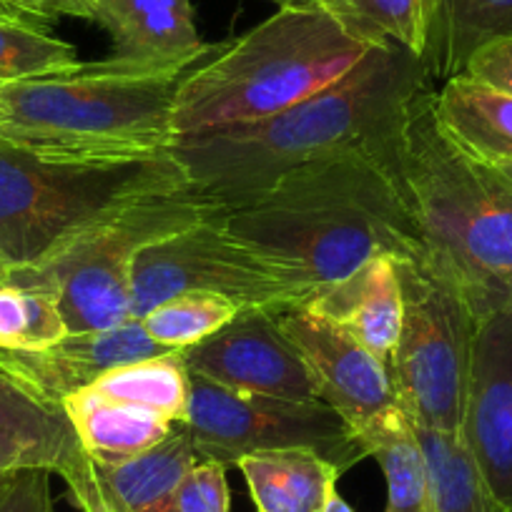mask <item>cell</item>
Returning <instances> with one entry per match:
<instances>
[{
  "instance_id": "obj_1",
  "label": "cell",
  "mask_w": 512,
  "mask_h": 512,
  "mask_svg": "<svg viewBox=\"0 0 512 512\" xmlns=\"http://www.w3.org/2000/svg\"><path fill=\"white\" fill-rule=\"evenodd\" d=\"M427 86L435 83L422 58L397 46H372L342 81L307 101L264 121L179 136L171 156L191 189L219 206L262 194L317 161L377 156L397 164L407 111Z\"/></svg>"
},
{
  "instance_id": "obj_2",
  "label": "cell",
  "mask_w": 512,
  "mask_h": 512,
  "mask_svg": "<svg viewBox=\"0 0 512 512\" xmlns=\"http://www.w3.org/2000/svg\"><path fill=\"white\" fill-rule=\"evenodd\" d=\"M224 229L309 292L382 254L425 249L397 164L339 156L282 176L262 194L221 206Z\"/></svg>"
},
{
  "instance_id": "obj_3",
  "label": "cell",
  "mask_w": 512,
  "mask_h": 512,
  "mask_svg": "<svg viewBox=\"0 0 512 512\" xmlns=\"http://www.w3.org/2000/svg\"><path fill=\"white\" fill-rule=\"evenodd\" d=\"M186 71H134L113 61L0 83V141L68 164L169 156Z\"/></svg>"
},
{
  "instance_id": "obj_4",
  "label": "cell",
  "mask_w": 512,
  "mask_h": 512,
  "mask_svg": "<svg viewBox=\"0 0 512 512\" xmlns=\"http://www.w3.org/2000/svg\"><path fill=\"white\" fill-rule=\"evenodd\" d=\"M369 48L319 3L277 8L186 71L171 116L176 139L277 116L342 81Z\"/></svg>"
},
{
  "instance_id": "obj_5",
  "label": "cell",
  "mask_w": 512,
  "mask_h": 512,
  "mask_svg": "<svg viewBox=\"0 0 512 512\" xmlns=\"http://www.w3.org/2000/svg\"><path fill=\"white\" fill-rule=\"evenodd\" d=\"M432 93H417L397 146V176L422 241L462 282L510 272L512 181L445 134Z\"/></svg>"
},
{
  "instance_id": "obj_6",
  "label": "cell",
  "mask_w": 512,
  "mask_h": 512,
  "mask_svg": "<svg viewBox=\"0 0 512 512\" xmlns=\"http://www.w3.org/2000/svg\"><path fill=\"white\" fill-rule=\"evenodd\" d=\"M189 186L174 156L118 164H68L0 141V264L28 269L63 244L151 194Z\"/></svg>"
},
{
  "instance_id": "obj_7",
  "label": "cell",
  "mask_w": 512,
  "mask_h": 512,
  "mask_svg": "<svg viewBox=\"0 0 512 512\" xmlns=\"http://www.w3.org/2000/svg\"><path fill=\"white\" fill-rule=\"evenodd\" d=\"M219 209L191 186L144 196L83 229L46 262L13 269L11 284L53 294L68 334L116 329L134 319L131 274L136 256L154 241L211 219Z\"/></svg>"
},
{
  "instance_id": "obj_8",
  "label": "cell",
  "mask_w": 512,
  "mask_h": 512,
  "mask_svg": "<svg viewBox=\"0 0 512 512\" xmlns=\"http://www.w3.org/2000/svg\"><path fill=\"white\" fill-rule=\"evenodd\" d=\"M402 329L387 362L395 402L417 427L460 432L477 317L460 277L427 246L397 259Z\"/></svg>"
},
{
  "instance_id": "obj_9",
  "label": "cell",
  "mask_w": 512,
  "mask_h": 512,
  "mask_svg": "<svg viewBox=\"0 0 512 512\" xmlns=\"http://www.w3.org/2000/svg\"><path fill=\"white\" fill-rule=\"evenodd\" d=\"M179 425L199 460L219 462L226 470L241 457L269 450H312L339 472L369 457L357 432L327 402L229 390L199 374H191L189 412Z\"/></svg>"
},
{
  "instance_id": "obj_10",
  "label": "cell",
  "mask_w": 512,
  "mask_h": 512,
  "mask_svg": "<svg viewBox=\"0 0 512 512\" xmlns=\"http://www.w3.org/2000/svg\"><path fill=\"white\" fill-rule=\"evenodd\" d=\"M189 292L216 294L244 309L277 314L304 307L314 297L284 269L234 239L219 214L154 241L136 256L131 274V312L136 319L166 299Z\"/></svg>"
},
{
  "instance_id": "obj_11",
  "label": "cell",
  "mask_w": 512,
  "mask_h": 512,
  "mask_svg": "<svg viewBox=\"0 0 512 512\" xmlns=\"http://www.w3.org/2000/svg\"><path fill=\"white\" fill-rule=\"evenodd\" d=\"M191 374L239 392L317 402L307 362L284 334L277 312L241 309L226 327L184 349Z\"/></svg>"
},
{
  "instance_id": "obj_12",
  "label": "cell",
  "mask_w": 512,
  "mask_h": 512,
  "mask_svg": "<svg viewBox=\"0 0 512 512\" xmlns=\"http://www.w3.org/2000/svg\"><path fill=\"white\" fill-rule=\"evenodd\" d=\"M277 317L307 362L319 400L334 407L357 435L395 410L387 364L379 362L347 329L307 307L289 309Z\"/></svg>"
},
{
  "instance_id": "obj_13",
  "label": "cell",
  "mask_w": 512,
  "mask_h": 512,
  "mask_svg": "<svg viewBox=\"0 0 512 512\" xmlns=\"http://www.w3.org/2000/svg\"><path fill=\"white\" fill-rule=\"evenodd\" d=\"M460 437L492 495L512 512V317L477 319Z\"/></svg>"
},
{
  "instance_id": "obj_14",
  "label": "cell",
  "mask_w": 512,
  "mask_h": 512,
  "mask_svg": "<svg viewBox=\"0 0 512 512\" xmlns=\"http://www.w3.org/2000/svg\"><path fill=\"white\" fill-rule=\"evenodd\" d=\"M83 21L108 33V61L134 71H189L219 48L201 41L191 0H83Z\"/></svg>"
},
{
  "instance_id": "obj_15",
  "label": "cell",
  "mask_w": 512,
  "mask_h": 512,
  "mask_svg": "<svg viewBox=\"0 0 512 512\" xmlns=\"http://www.w3.org/2000/svg\"><path fill=\"white\" fill-rule=\"evenodd\" d=\"M166 352L171 349L154 342L144 329V322L134 317L106 332L68 334L66 339L41 352H3L0 349V357L43 397L63 407L66 397L91 387L98 377L111 369Z\"/></svg>"
},
{
  "instance_id": "obj_16",
  "label": "cell",
  "mask_w": 512,
  "mask_h": 512,
  "mask_svg": "<svg viewBox=\"0 0 512 512\" xmlns=\"http://www.w3.org/2000/svg\"><path fill=\"white\" fill-rule=\"evenodd\" d=\"M304 307L347 329L379 362L387 364L402 329L397 256H374L349 277L317 289Z\"/></svg>"
},
{
  "instance_id": "obj_17",
  "label": "cell",
  "mask_w": 512,
  "mask_h": 512,
  "mask_svg": "<svg viewBox=\"0 0 512 512\" xmlns=\"http://www.w3.org/2000/svg\"><path fill=\"white\" fill-rule=\"evenodd\" d=\"M432 106L460 149L490 166L512 164V96L460 73L435 88Z\"/></svg>"
},
{
  "instance_id": "obj_18",
  "label": "cell",
  "mask_w": 512,
  "mask_h": 512,
  "mask_svg": "<svg viewBox=\"0 0 512 512\" xmlns=\"http://www.w3.org/2000/svg\"><path fill=\"white\" fill-rule=\"evenodd\" d=\"M236 467L249 485L256 512H322L342 475L312 450L254 452Z\"/></svg>"
},
{
  "instance_id": "obj_19",
  "label": "cell",
  "mask_w": 512,
  "mask_h": 512,
  "mask_svg": "<svg viewBox=\"0 0 512 512\" xmlns=\"http://www.w3.org/2000/svg\"><path fill=\"white\" fill-rule=\"evenodd\" d=\"M68 420L81 440L83 450L101 465L134 460L154 450L169 437L174 422L144 407L118 405L91 390H81L63 400Z\"/></svg>"
},
{
  "instance_id": "obj_20",
  "label": "cell",
  "mask_w": 512,
  "mask_h": 512,
  "mask_svg": "<svg viewBox=\"0 0 512 512\" xmlns=\"http://www.w3.org/2000/svg\"><path fill=\"white\" fill-rule=\"evenodd\" d=\"M512 36V0H437L427 38L425 71L435 86L465 73L477 48Z\"/></svg>"
},
{
  "instance_id": "obj_21",
  "label": "cell",
  "mask_w": 512,
  "mask_h": 512,
  "mask_svg": "<svg viewBox=\"0 0 512 512\" xmlns=\"http://www.w3.org/2000/svg\"><path fill=\"white\" fill-rule=\"evenodd\" d=\"M367 455L379 462L387 480L384 512H435L430 467L417 440L415 422L395 407L359 432Z\"/></svg>"
},
{
  "instance_id": "obj_22",
  "label": "cell",
  "mask_w": 512,
  "mask_h": 512,
  "mask_svg": "<svg viewBox=\"0 0 512 512\" xmlns=\"http://www.w3.org/2000/svg\"><path fill=\"white\" fill-rule=\"evenodd\" d=\"M189 387L191 374L184 362V349H171L159 357L121 364L86 390L118 405L144 407L169 422H184L189 412Z\"/></svg>"
},
{
  "instance_id": "obj_23",
  "label": "cell",
  "mask_w": 512,
  "mask_h": 512,
  "mask_svg": "<svg viewBox=\"0 0 512 512\" xmlns=\"http://www.w3.org/2000/svg\"><path fill=\"white\" fill-rule=\"evenodd\" d=\"M347 31L372 46H397L425 56L437 0H314Z\"/></svg>"
},
{
  "instance_id": "obj_24",
  "label": "cell",
  "mask_w": 512,
  "mask_h": 512,
  "mask_svg": "<svg viewBox=\"0 0 512 512\" xmlns=\"http://www.w3.org/2000/svg\"><path fill=\"white\" fill-rule=\"evenodd\" d=\"M415 432L430 467L435 512H507L477 470L460 432L417 425Z\"/></svg>"
},
{
  "instance_id": "obj_25",
  "label": "cell",
  "mask_w": 512,
  "mask_h": 512,
  "mask_svg": "<svg viewBox=\"0 0 512 512\" xmlns=\"http://www.w3.org/2000/svg\"><path fill=\"white\" fill-rule=\"evenodd\" d=\"M0 435L41 442L66 455L86 460L88 455L68 420L66 410L13 372L0 357Z\"/></svg>"
},
{
  "instance_id": "obj_26",
  "label": "cell",
  "mask_w": 512,
  "mask_h": 512,
  "mask_svg": "<svg viewBox=\"0 0 512 512\" xmlns=\"http://www.w3.org/2000/svg\"><path fill=\"white\" fill-rule=\"evenodd\" d=\"M78 63L76 46L51 36L46 23L0 13V83L53 76Z\"/></svg>"
},
{
  "instance_id": "obj_27",
  "label": "cell",
  "mask_w": 512,
  "mask_h": 512,
  "mask_svg": "<svg viewBox=\"0 0 512 512\" xmlns=\"http://www.w3.org/2000/svg\"><path fill=\"white\" fill-rule=\"evenodd\" d=\"M68 337L58 302L46 289L0 287V349L41 352Z\"/></svg>"
},
{
  "instance_id": "obj_28",
  "label": "cell",
  "mask_w": 512,
  "mask_h": 512,
  "mask_svg": "<svg viewBox=\"0 0 512 512\" xmlns=\"http://www.w3.org/2000/svg\"><path fill=\"white\" fill-rule=\"evenodd\" d=\"M244 307L226 297L189 292L161 302L141 317L144 329L154 342L169 349H186L219 332Z\"/></svg>"
},
{
  "instance_id": "obj_29",
  "label": "cell",
  "mask_w": 512,
  "mask_h": 512,
  "mask_svg": "<svg viewBox=\"0 0 512 512\" xmlns=\"http://www.w3.org/2000/svg\"><path fill=\"white\" fill-rule=\"evenodd\" d=\"M18 467H43V470H51L53 475L63 477L78 510L106 512L103 510L101 487H98L93 457L78 460V457L66 455V452L56 450V447L41 445V442L0 435V472L18 470Z\"/></svg>"
},
{
  "instance_id": "obj_30",
  "label": "cell",
  "mask_w": 512,
  "mask_h": 512,
  "mask_svg": "<svg viewBox=\"0 0 512 512\" xmlns=\"http://www.w3.org/2000/svg\"><path fill=\"white\" fill-rule=\"evenodd\" d=\"M51 475L43 467L0 472V512H56Z\"/></svg>"
},
{
  "instance_id": "obj_31",
  "label": "cell",
  "mask_w": 512,
  "mask_h": 512,
  "mask_svg": "<svg viewBox=\"0 0 512 512\" xmlns=\"http://www.w3.org/2000/svg\"><path fill=\"white\" fill-rule=\"evenodd\" d=\"M226 467L201 460L176 490V512H229Z\"/></svg>"
},
{
  "instance_id": "obj_32",
  "label": "cell",
  "mask_w": 512,
  "mask_h": 512,
  "mask_svg": "<svg viewBox=\"0 0 512 512\" xmlns=\"http://www.w3.org/2000/svg\"><path fill=\"white\" fill-rule=\"evenodd\" d=\"M465 73L505 96H512V36L495 38L477 48L467 61Z\"/></svg>"
},
{
  "instance_id": "obj_33",
  "label": "cell",
  "mask_w": 512,
  "mask_h": 512,
  "mask_svg": "<svg viewBox=\"0 0 512 512\" xmlns=\"http://www.w3.org/2000/svg\"><path fill=\"white\" fill-rule=\"evenodd\" d=\"M462 287H465L467 302L477 319L492 317V314L512 317V269L490 274V277L470 279V282H462Z\"/></svg>"
},
{
  "instance_id": "obj_34",
  "label": "cell",
  "mask_w": 512,
  "mask_h": 512,
  "mask_svg": "<svg viewBox=\"0 0 512 512\" xmlns=\"http://www.w3.org/2000/svg\"><path fill=\"white\" fill-rule=\"evenodd\" d=\"M0 6L36 23H48L61 16L83 18V0H0Z\"/></svg>"
},
{
  "instance_id": "obj_35",
  "label": "cell",
  "mask_w": 512,
  "mask_h": 512,
  "mask_svg": "<svg viewBox=\"0 0 512 512\" xmlns=\"http://www.w3.org/2000/svg\"><path fill=\"white\" fill-rule=\"evenodd\" d=\"M322 512H354V510H352V507H349V502L344 500V497L339 495L337 490H334L332 495H329L327 505H324Z\"/></svg>"
},
{
  "instance_id": "obj_36",
  "label": "cell",
  "mask_w": 512,
  "mask_h": 512,
  "mask_svg": "<svg viewBox=\"0 0 512 512\" xmlns=\"http://www.w3.org/2000/svg\"><path fill=\"white\" fill-rule=\"evenodd\" d=\"M6 284H11V269L0 264V287H6Z\"/></svg>"
},
{
  "instance_id": "obj_37",
  "label": "cell",
  "mask_w": 512,
  "mask_h": 512,
  "mask_svg": "<svg viewBox=\"0 0 512 512\" xmlns=\"http://www.w3.org/2000/svg\"><path fill=\"white\" fill-rule=\"evenodd\" d=\"M269 3H274L277 8H284V6H302V0H269Z\"/></svg>"
},
{
  "instance_id": "obj_38",
  "label": "cell",
  "mask_w": 512,
  "mask_h": 512,
  "mask_svg": "<svg viewBox=\"0 0 512 512\" xmlns=\"http://www.w3.org/2000/svg\"><path fill=\"white\" fill-rule=\"evenodd\" d=\"M495 169H500V171H502V174H505V176H507V179H510V181H512V164H505V166H495Z\"/></svg>"
},
{
  "instance_id": "obj_39",
  "label": "cell",
  "mask_w": 512,
  "mask_h": 512,
  "mask_svg": "<svg viewBox=\"0 0 512 512\" xmlns=\"http://www.w3.org/2000/svg\"><path fill=\"white\" fill-rule=\"evenodd\" d=\"M0 13H3V16H16V13H11L8 8H3V6H0ZM18 18H23V16H18Z\"/></svg>"
},
{
  "instance_id": "obj_40",
  "label": "cell",
  "mask_w": 512,
  "mask_h": 512,
  "mask_svg": "<svg viewBox=\"0 0 512 512\" xmlns=\"http://www.w3.org/2000/svg\"><path fill=\"white\" fill-rule=\"evenodd\" d=\"M302 3H314V0H302Z\"/></svg>"
}]
</instances>
